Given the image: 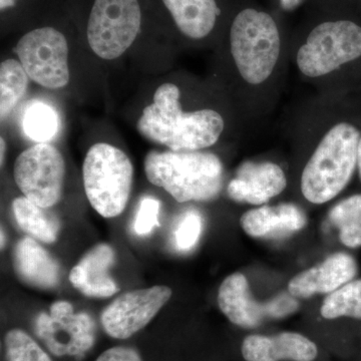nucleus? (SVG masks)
Masks as SVG:
<instances>
[{"instance_id": "obj_8", "label": "nucleus", "mask_w": 361, "mask_h": 361, "mask_svg": "<svg viewBox=\"0 0 361 361\" xmlns=\"http://www.w3.org/2000/svg\"><path fill=\"white\" fill-rule=\"evenodd\" d=\"M13 175L23 196L37 206L49 209L61 201L66 163L52 145L42 142L23 152L14 163Z\"/></svg>"}, {"instance_id": "obj_9", "label": "nucleus", "mask_w": 361, "mask_h": 361, "mask_svg": "<svg viewBox=\"0 0 361 361\" xmlns=\"http://www.w3.org/2000/svg\"><path fill=\"white\" fill-rule=\"evenodd\" d=\"M16 51L28 77L37 84L56 90L70 82L68 40L56 27L44 26L25 33Z\"/></svg>"}, {"instance_id": "obj_31", "label": "nucleus", "mask_w": 361, "mask_h": 361, "mask_svg": "<svg viewBox=\"0 0 361 361\" xmlns=\"http://www.w3.org/2000/svg\"><path fill=\"white\" fill-rule=\"evenodd\" d=\"M0 147H1V152H0V155H1V158H0V161H1V166L4 165V154H6V142H4V137L0 139Z\"/></svg>"}, {"instance_id": "obj_34", "label": "nucleus", "mask_w": 361, "mask_h": 361, "mask_svg": "<svg viewBox=\"0 0 361 361\" xmlns=\"http://www.w3.org/2000/svg\"><path fill=\"white\" fill-rule=\"evenodd\" d=\"M6 235H4V230H1V248H4V245H6Z\"/></svg>"}, {"instance_id": "obj_4", "label": "nucleus", "mask_w": 361, "mask_h": 361, "mask_svg": "<svg viewBox=\"0 0 361 361\" xmlns=\"http://www.w3.org/2000/svg\"><path fill=\"white\" fill-rule=\"evenodd\" d=\"M224 116L213 109L183 110L180 90L167 82L158 87L153 104L145 108L137 122L140 134L171 151H203L219 141Z\"/></svg>"}, {"instance_id": "obj_17", "label": "nucleus", "mask_w": 361, "mask_h": 361, "mask_svg": "<svg viewBox=\"0 0 361 361\" xmlns=\"http://www.w3.org/2000/svg\"><path fill=\"white\" fill-rule=\"evenodd\" d=\"M241 353L246 361H314L316 344L296 332H281L273 336L253 334L244 338Z\"/></svg>"}, {"instance_id": "obj_16", "label": "nucleus", "mask_w": 361, "mask_h": 361, "mask_svg": "<svg viewBox=\"0 0 361 361\" xmlns=\"http://www.w3.org/2000/svg\"><path fill=\"white\" fill-rule=\"evenodd\" d=\"M116 262V252L109 244L92 247L73 266L70 273L71 285L90 298H108L118 292L111 277L110 269Z\"/></svg>"}, {"instance_id": "obj_23", "label": "nucleus", "mask_w": 361, "mask_h": 361, "mask_svg": "<svg viewBox=\"0 0 361 361\" xmlns=\"http://www.w3.org/2000/svg\"><path fill=\"white\" fill-rule=\"evenodd\" d=\"M320 313L325 319L348 318L361 322V278L329 294L323 300Z\"/></svg>"}, {"instance_id": "obj_33", "label": "nucleus", "mask_w": 361, "mask_h": 361, "mask_svg": "<svg viewBox=\"0 0 361 361\" xmlns=\"http://www.w3.org/2000/svg\"><path fill=\"white\" fill-rule=\"evenodd\" d=\"M310 1V0H308ZM327 1H343V2H353V4H361V0H327Z\"/></svg>"}, {"instance_id": "obj_32", "label": "nucleus", "mask_w": 361, "mask_h": 361, "mask_svg": "<svg viewBox=\"0 0 361 361\" xmlns=\"http://www.w3.org/2000/svg\"><path fill=\"white\" fill-rule=\"evenodd\" d=\"M357 176L361 183V140L360 144V149H358V166H357Z\"/></svg>"}, {"instance_id": "obj_15", "label": "nucleus", "mask_w": 361, "mask_h": 361, "mask_svg": "<svg viewBox=\"0 0 361 361\" xmlns=\"http://www.w3.org/2000/svg\"><path fill=\"white\" fill-rule=\"evenodd\" d=\"M161 4L178 32L196 42L209 39L225 25L232 6H225L223 0H161Z\"/></svg>"}, {"instance_id": "obj_2", "label": "nucleus", "mask_w": 361, "mask_h": 361, "mask_svg": "<svg viewBox=\"0 0 361 361\" xmlns=\"http://www.w3.org/2000/svg\"><path fill=\"white\" fill-rule=\"evenodd\" d=\"M277 9L233 0L225 21L228 54L243 92L245 116L262 115L278 94L290 39Z\"/></svg>"}, {"instance_id": "obj_6", "label": "nucleus", "mask_w": 361, "mask_h": 361, "mask_svg": "<svg viewBox=\"0 0 361 361\" xmlns=\"http://www.w3.org/2000/svg\"><path fill=\"white\" fill-rule=\"evenodd\" d=\"M134 168L127 154L111 145H94L85 156L82 179L92 208L104 218L125 211L132 191Z\"/></svg>"}, {"instance_id": "obj_19", "label": "nucleus", "mask_w": 361, "mask_h": 361, "mask_svg": "<svg viewBox=\"0 0 361 361\" xmlns=\"http://www.w3.org/2000/svg\"><path fill=\"white\" fill-rule=\"evenodd\" d=\"M13 267L21 281L35 288H54L61 277L56 259L32 237H23L16 243Z\"/></svg>"}, {"instance_id": "obj_25", "label": "nucleus", "mask_w": 361, "mask_h": 361, "mask_svg": "<svg viewBox=\"0 0 361 361\" xmlns=\"http://www.w3.org/2000/svg\"><path fill=\"white\" fill-rule=\"evenodd\" d=\"M6 361H52L32 336L21 329H11L4 337Z\"/></svg>"}, {"instance_id": "obj_28", "label": "nucleus", "mask_w": 361, "mask_h": 361, "mask_svg": "<svg viewBox=\"0 0 361 361\" xmlns=\"http://www.w3.org/2000/svg\"><path fill=\"white\" fill-rule=\"evenodd\" d=\"M96 361H144L135 349L116 346L102 353Z\"/></svg>"}, {"instance_id": "obj_27", "label": "nucleus", "mask_w": 361, "mask_h": 361, "mask_svg": "<svg viewBox=\"0 0 361 361\" xmlns=\"http://www.w3.org/2000/svg\"><path fill=\"white\" fill-rule=\"evenodd\" d=\"M160 202L151 196L145 197L140 202L134 222V230L140 236H146L159 225Z\"/></svg>"}, {"instance_id": "obj_13", "label": "nucleus", "mask_w": 361, "mask_h": 361, "mask_svg": "<svg viewBox=\"0 0 361 361\" xmlns=\"http://www.w3.org/2000/svg\"><path fill=\"white\" fill-rule=\"evenodd\" d=\"M287 177L281 166L274 161H244L227 186L233 201L263 206L279 196L287 187Z\"/></svg>"}, {"instance_id": "obj_18", "label": "nucleus", "mask_w": 361, "mask_h": 361, "mask_svg": "<svg viewBox=\"0 0 361 361\" xmlns=\"http://www.w3.org/2000/svg\"><path fill=\"white\" fill-rule=\"evenodd\" d=\"M307 223L305 213L293 203L261 206L247 211L240 219L242 229L253 238H275L300 231Z\"/></svg>"}, {"instance_id": "obj_26", "label": "nucleus", "mask_w": 361, "mask_h": 361, "mask_svg": "<svg viewBox=\"0 0 361 361\" xmlns=\"http://www.w3.org/2000/svg\"><path fill=\"white\" fill-rule=\"evenodd\" d=\"M202 228L203 220L200 214L194 210L185 214L176 230L175 238L178 248L184 251L193 248L200 238Z\"/></svg>"}, {"instance_id": "obj_10", "label": "nucleus", "mask_w": 361, "mask_h": 361, "mask_svg": "<svg viewBox=\"0 0 361 361\" xmlns=\"http://www.w3.org/2000/svg\"><path fill=\"white\" fill-rule=\"evenodd\" d=\"M96 331L94 318L87 312L75 313L68 301H56L35 320V334L59 357L84 356L94 346Z\"/></svg>"}, {"instance_id": "obj_1", "label": "nucleus", "mask_w": 361, "mask_h": 361, "mask_svg": "<svg viewBox=\"0 0 361 361\" xmlns=\"http://www.w3.org/2000/svg\"><path fill=\"white\" fill-rule=\"evenodd\" d=\"M311 2L314 11L290 39L296 71L329 96L361 94V4Z\"/></svg>"}, {"instance_id": "obj_29", "label": "nucleus", "mask_w": 361, "mask_h": 361, "mask_svg": "<svg viewBox=\"0 0 361 361\" xmlns=\"http://www.w3.org/2000/svg\"><path fill=\"white\" fill-rule=\"evenodd\" d=\"M307 2L308 0H276L277 11L281 13H291Z\"/></svg>"}, {"instance_id": "obj_30", "label": "nucleus", "mask_w": 361, "mask_h": 361, "mask_svg": "<svg viewBox=\"0 0 361 361\" xmlns=\"http://www.w3.org/2000/svg\"><path fill=\"white\" fill-rule=\"evenodd\" d=\"M18 4V0H0V11L1 13L13 8Z\"/></svg>"}, {"instance_id": "obj_22", "label": "nucleus", "mask_w": 361, "mask_h": 361, "mask_svg": "<svg viewBox=\"0 0 361 361\" xmlns=\"http://www.w3.org/2000/svg\"><path fill=\"white\" fill-rule=\"evenodd\" d=\"M61 121L58 111L51 104L40 101L30 102L23 116L25 135L37 144L52 141L59 134Z\"/></svg>"}, {"instance_id": "obj_24", "label": "nucleus", "mask_w": 361, "mask_h": 361, "mask_svg": "<svg viewBox=\"0 0 361 361\" xmlns=\"http://www.w3.org/2000/svg\"><path fill=\"white\" fill-rule=\"evenodd\" d=\"M28 75L16 59H7L0 66V116L4 120L25 96Z\"/></svg>"}, {"instance_id": "obj_11", "label": "nucleus", "mask_w": 361, "mask_h": 361, "mask_svg": "<svg viewBox=\"0 0 361 361\" xmlns=\"http://www.w3.org/2000/svg\"><path fill=\"white\" fill-rule=\"evenodd\" d=\"M218 305L230 322L245 329H256L267 319L286 317L298 310V302L290 293L258 302L251 295L248 280L240 272L233 273L221 284Z\"/></svg>"}, {"instance_id": "obj_14", "label": "nucleus", "mask_w": 361, "mask_h": 361, "mask_svg": "<svg viewBox=\"0 0 361 361\" xmlns=\"http://www.w3.org/2000/svg\"><path fill=\"white\" fill-rule=\"evenodd\" d=\"M358 274V263L348 252L331 254L320 264L292 278L288 292L295 298H310L315 294H330Z\"/></svg>"}, {"instance_id": "obj_12", "label": "nucleus", "mask_w": 361, "mask_h": 361, "mask_svg": "<svg viewBox=\"0 0 361 361\" xmlns=\"http://www.w3.org/2000/svg\"><path fill=\"white\" fill-rule=\"evenodd\" d=\"M172 294L170 287L158 285L116 297L102 313L104 331L113 338H130L153 320Z\"/></svg>"}, {"instance_id": "obj_20", "label": "nucleus", "mask_w": 361, "mask_h": 361, "mask_svg": "<svg viewBox=\"0 0 361 361\" xmlns=\"http://www.w3.org/2000/svg\"><path fill=\"white\" fill-rule=\"evenodd\" d=\"M13 212L18 226L33 239L47 244L54 243L58 239L59 221L47 209L23 196L14 199Z\"/></svg>"}, {"instance_id": "obj_7", "label": "nucleus", "mask_w": 361, "mask_h": 361, "mask_svg": "<svg viewBox=\"0 0 361 361\" xmlns=\"http://www.w3.org/2000/svg\"><path fill=\"white\" fill-rule=\"evenodd\" d=\"M139 0H94L87 25L92 51L104 59H115L134 44L141 32Z\"/></svg>"}, {"instance_id": "obj_5", "label": "nucleus", "mask_w": 361, "mask_h": 361, "mask_svg": "<svg viewBox=\"0 0 361 361\" xmlns=\"http://www.w3.org/2000/svg\"><path fill=\"white\" fill-rule=\"evenodd\" d=\"M145 172L179 203L215 200L224 183L222 161L211 152L153 151L145 159Z\"/></svg>"}, {"instance_id": "obj_3", "label": "nucleus", "mask_w": 361, "mask_h": 361, "mask_svg": "<svg viewBox=\"0 0 361 361\" xmlns=\"http://www.w3.org/2000/svg\"><path fill=\"white\" fill-rule=\"evenodd\" d=\"M306 132L314 145L302 169L300 191L306 201L322 205L336 199L357 174L361 140V94L329 96L322 114Z\"/></svg>"}, {"instance_id": "obj_21", "label": "nucleus", "mask_w": 361, "mask_h": 361, "mask_svg": "<svg viewBox=\"0 0 361 361\" xmlns=\"http://www.w3.org/2000/svg\"><path fill=\"white\" fill-rule=\"evenodd\" d=\"M329 220L338 231L342 245L361 248V192L337 202L329 210Z\"/></svg>"}]
</instances>
